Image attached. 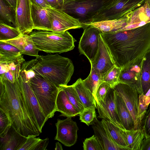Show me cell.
Masks as SVG:
<instances>
[{"label":"cell","mask_w":150,"mask_h":150,"mask_svg":"<svg viewBox=\"0 0 150 150\" xmlns=\"http://www.w3.org/2000/svg\"><path fill=\"white\" fill-rule=\"evenodd\" d=\"M85 108L95 107L97 108L95 98L91 91L83 85L82 80L78 79L73 84Z\"/></svg>","instance_id":"26"},{"label":"cell","mask_w":150,"mask_h":150,"mask_svg":"<svg viewBox=\"0 0 150 150\" xmlns=\"http://www.w3.org/2000/svg\"><path fill=\"white\" fill-rule=\"evenodd\" d=\"M83 148L84 150H103L95 135L85 139L83 142Z\"/></svg>","instance_id":"39"},{"label":"cell","mask_w":150,"mask_h":150,"mask_svg":"<svg viewBox=\"0 0 150 150\" xmlns=\"http://www.w3.org/2000/svg\"><path fill=\"white\" fill-rule=\"evenodd\" d=\"M113 88L123 100L132 116L135 124L134 129L141 128L138 118L140 95L139 92L135 88L123 83H118Z\"/></svg>","instance_id":"10"},{"label":"cell","mask_w":150,"mask_h":150,"mask_svg":"<svg viewBox=\"0 0 150 150\" xmlns=\"http://www.w3.org/2000/svg\"><path fill=\"white\" fill-rule=\"evenodd\" d=\"M21 70L13 71L8 70L0 78L3 79L13 83L19 79Z\"/></svg>","instance_id":"44"},{"label":"cell","mask_w":150,"mask_h":150,"mask_svg":"<svg viewBox=\"0 0 150 150\" xmlns=\"http://www.w3.org/2000/svg\"><path fill=\"white\" fill-rule=\"evenodd\" d=\"M56 104L57 111L61 113L60 116L72 117L80 113L69 100L64 91L61 88L57 96Z\"/></svg>","instance_id":"23"},{"label":"cell","mask_w":150,"mask_h":150,"mask_svg":"<svg viewBox=\"0 0 150 150\" xmlns=\"http://www.w3.org/2000/svg\"><path fill=\"white\" fill-rule=\"evenodd\" d=\"M30 0H17L15 10L16 27L22 35L28 34L33 30Z\"/></svg>","instance_id":"14"},{"label":"cell","mask_w":150,"mask_h":150,"mask_svg":"<svg viewBox=\"0 0 150 150\" xmlns=\"http://www.w3.org/2000/svg\"><path fill=\"white\" fill-rule=\"evenodd\" d=\"M110 0H63L62 9L81 23L88 22Z\"/></svg>","instance_id":"7"},{"label":"cell","mask_w":150,"mask_h":150,"mask_svg":"<svg viewBox=\"0 0 150 150\" xmlns=\"http://www.w3.org/2000/svg\"><path fill=\"white\" fill-rule=\"evenodd\" d=\"M60 88L64 91L69 100L79 112L83 111L85 108L73 85L62 86Z\"/></svg>","instance_id":"32"},{"label":"cell","mask_w":150,"mask_h":150,"mask_svg":"<svg viewBox=\"0 0 150 150\" xmlns=\"http://www.w3.org/2000/svg\"><path fill=\"white\" fill-rule=\"evenodd\" d=\"M27 137L22 136L11 126L7 133L0 137V150H18Z\"/></svg>","instance_id":"21"},{"label":"cell","mask_w":150,"mask_h":150,"mask_svg":"<svg viewBox=\"0 0 150 150\" xmlns=\"http://www.w3.org/2000/svg\"><path fill=\"white\" fill-rule=\"evenodd\" d=\"M111 87L109 84L103 82L96 91L95 97L96 101L103 100Z\"/></svg>","instance_id":"42"},{"label":"cell","mask_w":150,"mask_h":150,"mask_svg":"<svg viewBox=\"0 0 150 150\" xmlns=\"http://www.w3.org/2000/svg\"><path fill=\"white\" fill-rule=\"evenodd\" d=\"M126 25L117 31L139 27L150 22V0H146L142 5L127 15Z\"/></svg>","instance_id":"16"},{"label":"cell","mask_w":150,"mask_h":150,"mask_svg":"<svg viewBox=\"0 0 150 150\" xmlns=\"http://www.w3.org/2000/svg\"><path fill=\"white\" fill-rule=\"evenodd\" d=\"M91 70L87 78L82 80L84 86L93 94L94 98L96 91L100 84L103 82V78L91 66Z\"/></svg>","instance_id":"30"},{"label":"cell","mask_w":150,"mask_h":150,"mask_svg":"<svg viewBox=\"0 0 150 150\" xmlns=\"http://www.w3.org/2000/svg\"><path fill=\"white\" fill-rule=\"evenodd\" d=\"M22 34L16 27L0 21V41H4L17 38Z\"/></svg>","instance_id":"33"},{"label":"cell","mask_w":150,"mask_h":150,"mask_svg":"<svg viewBox=\"0 0 150 150\" xmlns=\"http://www.w3.org/2000/svg\"><path fill=\"white\" fill-rule=\"evenodd\" d=\"M83 28L78 48L80 54L85 55L90 62L93 61L98 52V36L101 33L97 28L91 26H86Z\"/></svg>","instance_id":"11"},{"label":"cell","mask_w":150,"mask_h":150,"mask_svg":"<svg viewBox=\"0 0 150 150\" xmlns=\"http://www.w3.org/2000/svg\"><path fill=\"white\" fill-rule=\"evenodd\" d=\"M146 0H110L90 18L89 22L118 19L138 8Z\"/></svg>","instance_id":"6"},{"label":"cell","mask_w":150,"mask_h":150,"mask_svg":"<svg viewBox=\"0 0 150 150\" xmlns=\"http://www.w3.org/2000/svg\"><path fill=\"white\" fill-rule=\"evenodd\" d=\"M39 50L61 53L73 50L76 40L67 31L63 32L37 30L29 35Z\"/></svg>","instance_id":"4"},{"label":"cell","mask_w":150,"mask_h":150,"mask_svg":"<svg viewBox=\"0 0 150 150\" xmlns=\"http://www.w3.org/2000/svg\"><path fill=\"white\" fill-rule=\"evenodd\" d=\"M94 135L96 137L103 150H127L125 147L115 143L101 121L97 118L92 125Z\"/></svg>","instance_id":"18"},{"label":"cell","mask_w":150,"mask_h":150,"mask_svg":"<svg viewBox=\"0 0 150 150\" xmlns=\"http://www.w3.org/2000/svg\"><path fill=\"white\" fill-rule=\"evenodd\" d=\"M142 94H145L150 88V52L144 59L141 76Z\"/></svg>","instance_id":"31"},{"label":"cell","mask_w":150,"mask_h":150,"mask_svg":"<svg viewBox=\"0 0 150 150\" xmlns=\"http://www.w3.org/2000/svg\"><path fill=\"white\" fill-rule=\"evenodd\" d=\"M55 150H63L61 144L59 142H56L55 143Z\"/></svg>","instance_id":"49"},{"label":"cell","mask_w":150,"mask_h":150,"mask_svg":"<svg viewBox=\"0 0 150 150\" xmlns=\"http://www.w3.org/2000/svg\"><path fill=\"white\" fill-rule=\"evenodd\" d=\"M128 143V150H140L141 144L144 137L141 128L125 130Z\"/></svg>","instance_id":"27"},{"label":"cell","mask_w":150,"mask_h":150,"mask_svg":"<svg viewBox=\"0 0 150 150\" xmlns=\"http://www.w3.org/2000/svg\"><path fill=\"white\" fill-rule=\"evenodd\" d=\"M115 100L117 113L123 126L126 130L134 129L135 124L132 116L123 100L115 91Z\"/></svg>","instance_id":"24"},{"label":"cell","mask_w":150,"mask_h":150,"mask_svg":"<svg viewBox=\"0 0 150 150\" xmlns=\"http://www.w3.org/2000/svg\"><path fill=\"white\" fill-rule=\"evenodd\" d=\"M18 79L12 83L0 78V108L7 115L11 126L23 136H38L41 133L26 109Z\"/></svg>","instance_id":"2"},{"label":"cell","mask_w":150,"mask_h":150,"mask_svg":"<svg viewBox=\"0 0 150 150\" xmlns=\"http://www.w3.org/2000/svg\"><path fill=\"white\" fill-rule=\"evenodd\" d=\"M34 59L24 62L22 64L20 75L26 81H29L34 77L36 73L33 68Z\"/></svg>","instance_id":"37"},{"label":"cell","mask_w":150,"mask_h":150,"mask_svg":"<svg viewBox=\"0 0 150 150\" xmlns=\"http://www.w3.org/2000/svg\"><path fill=\"white\" fill-rule=\"evenodd\" d=\"M101 121L114 142L118 145L126 148L128 150V143L125 131L126 130L120 128L107 119H102Z\"/></svg>","instance_id":"25"},{"label":"cell","mask_w":150,"mask_h":150,"mask_svg":"<svg viewBox=\"0 0 150 150\" xmlns=\"http://www.w3.org/2000/svg\"><path fill=\"white\" fill-rule=\"evenodd\" d=\"M55 125L57 133L55 140L67 146H71L76 143L79 129L76 123L72 120L71 117H68L62 120L58 119Z\"/></svg>","instance_id":"13"},{"label":"cell","mask_w":150,"mask_h":150,"mask_svg":"<svg viewBox=\"0 0 150 150\" xmlns=\"http://www.w3.org/2000/svg\"><path fill=\"white\" fill-rule=\"evenodd\" d=\"M29 135L27 137L24 143L18 149V150H45L49 142V139L47 138L42 139L39 137Z\"/></svg>","instance_id":"28"},{"label":"cell","mask_w":150,"mask_h":150,"mask_svg":"<svg viewBox=\"0 0 150 150\" xmlns=\"http://www.w3.org/2000/svg\"><path fill=\"white\" fill-rule=\"evenodd\" d=\"M52 26V31L63 32L72 29L83 28L82 23L60 9L46 8Z\"/></svg>","instance_id":"9"},{"label":"cell","mask_w":150,"mask_h":150,"mask_svg":"<svg viewBox=\"0 0 150 150\" xmlns=\"http://www.w3.org/2000/svg\"><path fill=\"white\" fill-rule=\"evenodd\" d=\"M4 42L13 45L18 49L23 54L38 57L40 51L35 45L31 36L28 34L21 35L15 38Z\"/></svg>","instance_id":"19"},{"label":"cell","mask_w":150,"mask_h":150,"mask_svg":"<svg viewBox=\"0 0 150 150\" xmlns=\"http://www.w3.org/2000/svg\"><path fill=\"white\" fill-rule=\"evenodd\" d=\"M19 53H21L20 52L16 47L10 44L0 41V54L8 55Z\"/></svg>","instance_id":"41"},{"label":"cell","mask_w":150,"mask_h":150,"mask_svg":"<svg viewBox=\"0 0 150 150\" xmlns=\"http://www.w3.org/2000/svg\"><path fill=\"white\" fill-rule=\"evenodd\" d=\"M96 102L99 118L107 119L120 128L125 130L117 113L113 87L110 88L103 100L97 101Z\"/></svg>","instance_id":"12"},{"label":"cell","mask_w":150,"mask_h":150,"mask_svg":"<svg viewBox=\"0 0 150 150\" xmlns=\"http://www.w3.org/2000/svg\"><path fill=\"white\" fill-rule=\"evenodd\" d=\"M33 68L36 74L59 88L67 85L74 71L72 61L58 54L37 57L34 59Z\"/></svg>","instance_id":"3"},{"label":"cell","mask_w":150,"mask_h":150,"mask_svg":"<svg viewBox=\"0 0 150 150\" xmlns=\"http://www.w3.org/2000/svg\"><path fill=\"white\" fill-rule=\"evenodd\" d=\"M11 126L10 120L6 113L0 108V137H3Z\"/></svg>","instance_id":"38"},{"label":"cell","mask_w":150,"mask_h":150,"mask_svg":"<svg viewBox=\"0 0 150 150\" xmlns=\"http://www.w3.org/2000/svg\"><path fill=\"white\" fill-rule=\"evenodd\" d=\"M99 47L97 53L92 61L91 66L102 77L115 65L110 52L102 38L100 33L98 36Z\"/></svg>","instance_id":"15"},{"label":"cell","mask_w":150,"mask_h":150,"mask_svg":"<svg viewBox=\"0 0 150 150\" xmlns=\"http://www.w3.org/2000/svg\"><path fill=\"white\" fill-rule=\"evenodd\" d=\"M29 82L46 117H52L57 111L56 100L59 88L37 74Z\"/></svg>","instance_id":"5"},{"label":"cell","mask_w":150,"mask_h":150,"mask_svg":"<svg viewBox=\"0 0 150 150\" xmlns=\"http://www.w3.org/2000/svg\"><path fill=\"white\" fill-rule=\"evenodd\" d=\"M150 103V88L144 94L139 95L138 118L140 126Z\"/></svg>","instance_id":"34"},{"label":"cell","mask_w":150,"mask_h":150,"mask_svg":"<svg viewBox=\"0 0 150 150\" xmlns=\"http://www.w3.org/2000/svg\"><path fill=\"white\" fill-rule=\"evenodd\" d=\"M117 66L137 64L150 52V22L134 29L100 33Z\"/></svg>","instance_id":"1"},{"label":"cell","mask_w":150,"mask_h":150,"mask_svg":"<svg viewBox=\"0 0 150 150\" xmlns=\"http://www.w3.org/2000/svg\"><path fill=\"white\" fill-rule=\"evenodd\" d=\"M0 21L16 27L15 10L4 0H0Z\"/></svg>","instance_id":"29"},{"label":"cell","mask_w":150,"mask_h":150,"mask_svg":"<svg viewBox=\"0 0 150 150\" xmlns=\"http://www.w3.org/2000/svg\"><path fill=\"white\" fill-rule=\"evenodd\" d=\"M25 61L21 53L8 55L0 54V63L8 64L14 62L22 64Z\"/></svg>","instance_id":"40"},{"label":"cell","mask_w":150,"mask_h":150,"mask_svg":"<svg viewBox=\"0 0 150 150\" xmlns=\"http://www.w3.org/2000/svg\"><path fill=\"white\" fill-rule=\"evenodd\" d=\"M31 2L44 8L51 7L45 0H30Z\"/></svg>","instance_id":"47"},{"label":"cell","mask_w":150,"mask_h":150,"mask_svg":"<svg viewBox=\"0 0 150 150\" xmlns=\"http://www.w3.org/2000/svg\"><path fill=\"white\" fill-rule=\"evenodd\" d=\"M149 106L142 120L141 125V129L144 134V137L150 136V103Z\"/></svg>","instance_id":"43"},{"label":"cell","mask_w":150,"mask_h":150,"mask_svg":"<svg viewBox=\"0 0 150 150\" xmlns=\"http://www.w3.org/2000/svg\"><path fill=\"white\" fill-rule=\"evenodd\" d=\"M140 150H150V136L144 137L142 141Z\"/></svg>","instance_id":"46"},{"label":"cell","mask_w":150,"mask_h":150,"mask_svg":"<svg viewBox=\"0 0 150 150\" xmlns=\"http://www.w3.org/2000/svg\"></svg>","instance_id":"50"},{"label":"cell","mask_w":150,"mask_h":150,"mask_svg":"<svg viewBox=\"0 0 150 150\" xmlns=\"http://www.w3.org/2000/svg\"><path fill=\"white\" fill-rule=\"evenodd\" d=\"M143 60L137 64L122 69L118 81V83H125L135 88L140 95L142 94L141 76Z\"/></svg>","instance_id":"17"},{"label":"cell","mask_w":150,"mask_h":150,"mask_svg":"<svg viewBox=\"0 0 150 150\" xmlns=\"http://www.w3.org/2000/svg\"><path fill=\"white\" fill-rule=\"evenodd\" d=\"M18 81L27 110L35 126L41 133L48 119L41 108L29 81H25L20 75Z\"/></svg>","instance_id":"8"},{"label":"cell","mask_w":150,"mask_h":150,"mask_svg":"<svg viewBox=\"0 0 150 150\" xmlns=\"http://www.w3.org/2000/svg\"><path fill=\"white\" fill-rule=\"evenodd\" d=\"M15 10L16 9L17 0H4Z\"/></svg>","instance_id":"48"},{"label":"cell","mask_w":150,"mask_h":150,"mask_svg":"<svg viewBox=\"0 0 150 150\" xmlns=\"http://www.w3.org/2000/svg\"><path fill=\"white\" fill-rule=\"evenodd\" d=\"M122 68L115 65L107 72L103 77V81L109 84L111 88L118 83Z\"/></svg>","instance_id":"35"},{"label":"cell","mask_w":150,"mask_h":150,"mask_svg":"<svg viewBox=\"0 0 150 150\" xmlns=\"http://www.w3.org/2000/svg\"><path fill=\"white\" fill-rule=\"evenodd\" d=\"M45 0L51 7L58 9H61L63 2V0Z\"/></svg>","instance_id":"45"},{"label":"cell","mask_w":150,"mask_h":150,"mask_svg":"<svg viewBox=\"0 0 150 150\" xmlns=\"http://www.w3.org/2000/svg\"><path fill=\"white\" fill-rule=\"evenodd\" d=\"M127 19L126 15L118 19L84 23H82L83 26V28L88 26H93L98 29L101 33L115 31L125 25Z\"/></svg>","instance_id":"22"},{"label":"cell","mask_w":150,"mask_h":150,"mask_svg":"<svg viewBox=\"0 0 150 150\" xmlns=\"http://www.w3.org/2000/svg\"><path fill=\"white\" fill-rule=\"evenodd\" d=\"M31 13L33 30L52 31L51 25L46 8L31 2Z\"/></svg>","instance_id":"20"},{"label":"cell","mask_w":150,"mask_h":150,"mask_svg":"<svg viewBox=\"0 0 150 150\" xmlns=\"http://www.w3.org/2000/svg\"><path fill=\"white\" fill-rule=\"evenodd\" d=\"M96 108L95 107L85 108L79 114L81 121L84 123L88 126L92 125L97 118Z\"/></svg>","instance_id":"36"}]
</instances>
